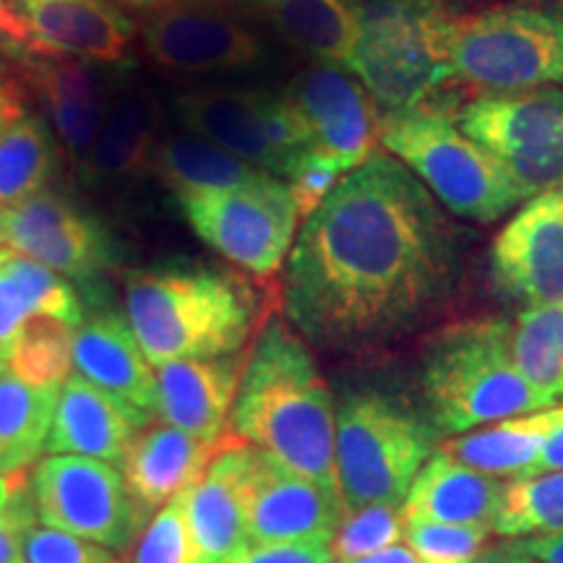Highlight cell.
<instances>
[{
	"instance_id": "83f0119b",
	"label": "cell",
	"mask_w": 563,
	"mask_h": 563,
	"mask_svg": "<svg viewBox=\"0 0 563 563\" xmlns=\"http://www.w3.org/2000/svg\"><path fill=\"white\" fill-rule=\"evenodd\" d=\"M256 5L282 37L319 66L350 68L361 34L355 0H256Z\"/></svg>"
},
{
	"instance_id": "cb8c5ba5",
	"label": "cell",
	"mask_w": 563,
	"mask_h": 563,
	"mask_svg": "<svg viewBox=\"0 0 563 563\" xmlns=\"http://www.w3.org/2000/svg\"><path fill=\"white\" fill-rule=\"evenodd\" d=\"M504 481L456 462L441 449L422 464L402 501L405 522L490 527L504 498Z\"/></svg>"
},
{
	"instance_id": "7bdbcfd3",
	"label": "cell",
	"mask_w": 563,
	"mask_h": 563,
	"mask_svg": "<svg viewBox=\"0 0 563 563\" xmlns=\"http://www.w3.org/2000/svg\"><path fill=\"white\" fill-rule=\"evenodd\" d=\"M519 551L532 555L540 563H563V530L551 534H534V538L514 540Z\"/></svg>"
},
{
	"instance_id": "4fadbf2b",
	"label": "cell",
	"mask_w": 563,
	"mask_h": 563,
	"mask_svg": "<svg viewBox=\"0 0 563 563\" xmlns=\"http://www.w3.org/2000/svg\"><path fill=\"white\" fill-rule=\"evenodd\" d=\"M0 235L9 251L84 287H95L121 262L115 238L100 217L55 191L0 209Z\"/></svg>"
},
{
	"instance_id": "6da1fadb",
	"label": "cell",
	"mask_w": 563,
	"mask_h": 563,
	"mask_svg": "<svg viewBox=\"0 0 563 563\" xmlns=\"http://www.w3.org/2000/svg\"><path fill=\"white\" fill-rule=\"evenodd\" d=\"M456 279L460 232L402 162L376 152L300 222L282 302L308 342L352 352L412 332Z\"/></svg>"
},
{
	"instance_id": "f1b7e54d",
	"label": "cell",
	"mask_w": 563,
	"mask_h": 563,
	"mask_svg": "<svg viewBox=\"0 0 563 563\" xmlns=\"http://www.w3.org/2000/svg\"><path fill=\"white\" fill-rule=\"evenodd\" d=\"M563 412L561 407L540 410L530 415H517V418L490 422V426L477 428V431L452 435L441 452L454 456L456 462L485 473L490 477H517L530 475L534 460Z\"/></svg>"
},
{
	"instance_id": "e0dca14e",
	"label": "cell",
	"mask_w": 563,
	"mask_h": 563,
	"mask_svg": "<svg viewBox=\"0 0 563 563\" xmlns=\"http://www.w3.org/2000/svg\"><path fill=\"white\" fill-rule=\"evenodd\" d=\"M496 290L514 302H563V180L532 196L506 222L490 249Z\"/></svg>"
},
{
	"instance_id": "52a82bcc",
	"label": "cell",
	"mask_w": 563,
	"mask_h": 563,
	"mask_svg": "<svg viewBox=\"0 0 563 563\" xmlns=\"http://www.w3.org/2000/svg\"><path fill=\"white\" fill-rule=\"evenodd\" d=\"M435 431L389 394H344L334 412L336 483L344 511L371 504L402 506L422 464L435 452Z\"/></svg>"
},
{
	"instance_id": "f546056e",
	"label": "cell",
	"mask_w": 563,
	"mask_h": 563,
	"mask_svg": "<svg viewBox=\"0 0 563 563\" xmlns=\"http://www.w3.org/2000/svg\"><path fill=\"white\" fill-rule=\"evenodd\" d=\"M150 170L175 194V199L191 194L230 191L266 178V173L245 165L235 154L220 150L194 133H170L154 146Z\"/></svg>"
},
{
	"instance_id": "d4e9b609",
	"label": "cell",
	"mask_w": 563,
	"mask_h": 563,
	"mask_svg": "<svg viewBox=\"0 0 563 563\" xmlns=\"http://www.w3.org/2000/svg\"><path fill=\"white\" fill-rule=\"evenodd\" d=\"M214 449L217 443L199 441L162 422L136 435L121 462V475L141 511L152 514L194 488Z\"/></svg>"
},
{
	"instance_id": "f907efd6",
	"label": "cell",
	"mask_w": 563,
	"mask_h": 563,
	"mask_svg": "<svg viewBox=\"0 0 563 563\" xmlns=\"http://www.w3.org/2000/svg\"><path fill=\"white\" fill-rule=\"evenodd\" d=\"M3 3H5V0H0V9H3Z\"/></svg>"
},
{
	"instance_id": "30bf717a",
	"label": "cell",
	"mask_w": 563,
	"mask_h": 563,
	"mask_svg": "<svg viewBox=\"0 0 563 563\" xmlns=\"http://www.w3.org/2000/svg\"><path fill=\"white\" fill-rule=\"evenodd\" d=\"M178 203L211 251L253 277L277 274L300 230L298 203L274 175L230 191L180 196Z\"/></svg>"
},
{
	"instance_id": "d590c367",
	"label": "cell",
	"mask_w": 563,
	"mask_h": 563,
	"mask_svg": "<svg viewBox=\"0 0 563 563\" xmlns=\"http://www.w3.org/2000/svg\"><path fill=\"white\" fill-rule=\"evenodd\" d=\"M405 540L402 506L371 504L344 511L332 540L334 561L352 563L382 553Z\"/></svg>"
},
{
	"instance_id": "2e32d148",
	"label": "cell",
	"mask_w": 563,
	"mask_h": 563,
	"mask_svg": "<svg viewBox=\"0 0 563 563\" xmlns=\"http://www.w3.org/2000/svg\"><path fill=\"white\" fill-rule=\"evenodd\" d=\"M285 97L306 125L313 157L347 175L376 154L382 115L363 84L347 70L316 63L295 76Z\"/></svg>"
},
{
	"instance_id": "3957f363",
	"label": "cell",
	"mask_w": 563,
	"mask_h": 563,
	"mask_svg": "<svg viewBox=\"0 0 563 563\" xmlns=\"http://www.w3.org/2000/svg\"><path fill=\"white\" fill-rule=\"evenodd\" d=\"M258 316L241 274L201 264L125 272V323L152 365L238 355Z\"/></svg>"
},
{
	"instance_id": "8992f818",
	"label": "cell",
	"mask_w": 563,
	"mask_h": 563,
	"mask_svg": "<svg viewBox=\"0 0 563 563\" xmlns=\"http://www.w3.org/2000/svg\"><path fill=\"white\" fill-rule=\"evenodd\" d=\"M449 81L483 95L563 87V16L534 5H501L449 16L441 32Z\"/></svg>"
},
{
	"instance_id": "b9f144b4",
	"label": "cell",
	"mask_w": 563,
	"mask_h": 563,
	"mask_svg": "<svg viewBox=\"0 0 563 563\" xmlns=\"http://www.w3.org/2000/svg\"><path fill=\"white\" fill-rule=\"evenodd\" d=\"M545 473H563V412L555 428L548 435L543 449H540L538 460H534L530 475H545ZM525 475V477H530Z\"/></svg>"
},
{
	"instance_id": "7dc6e473",
	"label": "cell",
	"mask_w": 563,
	"mask_h": 563,
	"mask_svg": "<svg viewBox=\"0 0 563 563\" xmlns=\"http://www.w3.org/2000/svg\"><path fill=\"white\" fill-rule=\"evenodd\" d=\"M26 485V475H3L0 473V511L11 504V498Z\"/></svg>"
},
{
	"instance_id": "681fc988",
	"label": "cell",
	"mask_w": 563,
	"mask_h": 563,
	"mask_svg": "<svg viewBox=\"0 0 563 563\" xmlns=\"http://www.w3.org/2000/svg\"><path fill=\"white\" fill-rule=\"evenodd\" d=\"M5 249V245H3V235H0V251H3Z\"/></svg>"
},
{
	"instance_id": "484cf974",
	"label": "cell",
	"mask_w": 563,
	"mask_h": 563,
	"mask_svg": "<svg viewBox=\"0 0 563 563\" xmlns=\"http://www.w3.org/2000/svg\"><path fill=\"white\" fill-rule=\"evenodd\" d=\"M162 108L157 95L141 84H125L112 95L110 110L95 146L81 162L89 183H123L150 170L162 139Z\"/></svg>"
},
{
	"instance_id": "5b68a950",
	"label": "cell",
	"mask_w": 563,
	"mask_h": 563,
	"mask_svg": "<svg viewBox=\"0 0 563 563\" xmlns=\"http://www.w3.org/2000/svg\"><path fill=\"white\" fill-rule=\"evenodd\" d=\"M382 146L454 217L496 222L530 199L501 162L460 129L456 112L439 100L384 115Z\"/></svg>"
},
{
	"instance_id": "d6a6232c",
	"label": "cell",
	"mask_w": 563,
	"mask_h": 563,
	"mask_svg": "<svg viewBox=\"0 0 563 563\" xmlns=\"http://www.w3.org/2000/svg\"><path fill=\"white\" fill-rule=\"evenodd\" d=\"M511 347L527 382L553 407L563 405V302L525 308L511 321Z\"/></svg>"
},
{
	"instance_id": "7a4b0ae2",
	"label": "cell",
	"mask_w": 563,
	"mask_h": 563,
	"mask_svg": "<svg viewBox=\"0 0 563 563\" xmlns=\"http://www.w3.org/2000/svg\"><path fill=\"white\" fill-rule=\"evenodd\" d=\"M334 402L311 350L282 319L258 332L232 405L235 439L308 481L340 493L334 460Z\"/></svg>"
},
{
	"instance_id": "74e56055",
	"label": "cell",
	"mask_w": 563,
	"mask_h": 563,
	"mask_svg": "<svg viewBox=\"0 0 563 563\" xmlns=\"http://www.w3.org/2000/svg\"><path fill=\"white\" fill-rule=\"evenodd\" d=\"M129 563H188V527L180 498L154 511L136 538Z\"/></svg>"
},
{
	"instance_id": "44dd1931",
	"label": "cell",
	"mask_w": 563,
	"mask_h": 563,
	"mask_svg": "<svg viewBox=\"0 0 563 563\" xmlns=\"http://www.w3.org/2000/svg\"><path fill=\"white\" fill-rule=\"evenodd\" d=\"M150 418L81 376H68L55 402L45 452L121 464Z\"/></svg>"
},
{
	"instance_id": "ab89813d",
	"label": "cell",
	"mask_w": 563,
	"mask_h": 563,
	"mask_svg": "<svg viewBox=\"0 0 563 563\" xmlns=\"http://www.w3.org/2000/svg\"><path fill=\"white\" fill-rule=\"evenodd\" d=\"M332 543H243L224 563H332Z\"/></svg>"
},
{
	"instance_id": "ee69618b",
	"label": "cell",
	"mask_w": 563,
	"mask_h": 563,
	"mask_svg": "<svg viewBox=\"0 0 563 563\" xmlns=\"http://www.w3.org/2000/svg\"><path fill=\"white\" fill-rule=\"evenodd\" d=\"M24 115V104H21L16 89L11 84L0 81V136H3L5 129L11 123H16L19 118Z\"/></svg>"
},
{
	"instance_id": "7c38bea8",
	"label": "cell",
	"mask_w": 563,
	"mask_h": 563,
	"mask_svg": "<svg viewBox=\"0 0 563 563\" xmlns=\"http://www.w3.org/2000/svg\"><path fill=\"white\" fill-rule=\"evenodd\" d=\"M456 123L530 199L563 180V87L483 95L456 110Z\"/></svg>"
},
{
	"instance_id": "7402d4cb",
	"label": "cell",
	"mask_w": 563,
	"mask_h": 563,
	"mask_svg": "<svg viewBox=\"0 0 563 563\" xmlns=\"http://www.w3.org/2000/svg\"><path fill=\"white\" fill-rule=\"evenodd\" d=\"M243 376L238 355L209 361H175L157 368V415L165 426L220 443L230 426Z\"/></svg>"
},
{
	"instance_id": "4dcf8cb0",
	"label": "cell",
	"mask_w": 563,
	"mask_h": 563,
	"mask_svg": "<svg viewBox=\"0 0 563 563\" xmlns=\"http://www.w3.org/2000/svg\"><path fill=\"white\" fill-rule=\"evenodd\" d=\"M60 389H40L0 361V473L21 475L45 452Z\"/></svg>"
},
{
	"instance_id": "8fae6325",
	"label": "cell",
	"mask_w": 563,
	"mask_h": 563,
	"mask_svg": "<svg viewBox=\"0 0 563 563\" xmlns=\"http://www.w3.org/2000/svg\"><path fill=\"white\" fill-rule=\"evenodd\" d=\"M26 488L42 525L110 551L131 548L144 530L146 514L108 462L51 454L34 464Z\"/></svg>"
},
{
	"instance_id": "c3c4849f",
	"label": "cell",
	"mask_w": 563,
	"mask_h": 563,
	"mask_svg": "<svg viewBox=\"0 0 563 563\" xmlns=\"http://www.w3.org/2000/svg\"><path fill=\"white\" fill-rule=\"evenodd\" d=\"M108 3L118 5V9H121V11H123V9H129V11H144L146 16H150V13L165 9V5L175 3V0H108Z\"/></svg>"
},
{
	"instance_id": "603a6c76",
	"label": "cell",
	"mask_w": 563,
	"mask_h": 563,
	"mask_svg": "<svg viewBox=\"0 0 563 563\" xmlns=\"http://www.w3.org/2000/svg\"><path fill=\"white\" fill-rule=\"evenodd\" d=\"M76 376L112 394L152 420L157 415V373L141 352L123 316L95 311L74 332Z\"/></svg>"
},
{
	"instance_id": "8d00e7d4",
	"label": "cell",
	"mask_w": 563,
	"mask_h": 563,
	"mask_svg": "<svg viewBox=\"0 0 563 563\" xmlns=\"http://www.w3.org/2000/svg\"><path fill=\"white\" fill-rule=\"evenodd\" d=\"M490 534V527L405 522V545L420 563H475Z\"/></svg>"
},
{
	"instance_id": "f6af8a7d",
	"label": "cell",
	"mask_w": 563,
	"mask_h": 563,
	"mask_svg": "<svg viewBox=\"0 0 563 563\" xmlns=\"http://www.w3.org/2000/svg\"><path fill=\"white\" fill-rule=\"evenodd\" d=\"M475 563H540V561H534L532 555L519 551L514 540H506V543H501V545L485 548V551L481 553V559H477Z\"/></svg>"
},
{
	"instance_id": "f35d334b",
	"label": "cell",
	"mask_w": 563,
	"mask_h": 563,
	"mask_svg": "<svg viewBox=\"0 0 563 563\" xmlns=\"http://www.w3.org/2000/svg\"><path fill=\"white\" fill-rule=\"evenodd\" d=\"M21 563H121L115 551L102 548L76 534L34 525L24 538Z\"/></svg>"
},
{
	"instance_id": "4316f807",
	"label": "cell",
	"mask_w": 563,
	"mask_h": 563,
	"mask_svg": "<svg viewBox=\"0 0 563 563\" xmlns=\"http://www.w3.org/2000/svg\"><path fill=\"white\" fill-rule=\"evenodd\" d=\"M34 319L79 327L84 300L66 277L13 251H0V355Z\"/></svg>"
},
{
	"instance_id": "ffe728a7",
	"label": "cell",
	"mask_w": 563,
	"mask_h": 563,
	"mask_svg": "<svg viewBox=\"0 0 563 563\" xmlns=\"http://www.w3.org/2000/svg\"><path fill=\"white\" fill-rule=\"evenodd\" d=\"M26 79L40 95L55 139L81 165L110 110L112 81L97 63L42 55H26Z\"/></svg>"
},
{
	"instance_id": "ba28073f",
	"label": "cell",
	"mask_w": 563,
	"mask_h": 563,
	"mask_svg": "<svg viewBox=\"0 0 563 563\" xmlns=\"http://www.w3.org/2000/svg\"><path fill=\"white\" fill-rule=\"evenodd\" d=\"M357 34L347 74L384 115L431 102L446 87L441 32L446 13L422 0H355Z\"/></svg>"
},
{
	"instance_id": "5bb4252c",
	"label": "cell",
	"mask_w": 563,
	"mask_h": 563,
	"mask_svg": "<svg viewBox=\"0 0 563 563\" xmlns=\"http://www.w3.org/2000/svg\"><path fill=\"white\" fill-rule=\"evenodd\" d=\"M136 21L108 0H5L0 37L21 55L121 63L136 40Z\"/></svg>"
},
{
	"instance_id": "ac0fdd59",
	"label": "cell",
	"mask_w": 563,
	"mask_h": 563,
	"mask_svg": "<svg viewBox=\"0 0 563 563\" xmlns=\"http://www.w3.org/2000/svg\"><path fill=\"white\" fill-rule=\"evenodd\" d=\"M256 460V446L235 435L222 439L203 475L180 496L188 527V563H224L245 543Z\"/></svg>"
},
{
	"instance_id": "1f68e13d",
	"label": "cell",
	"mask_w": 563,
	"mask_h": 563,
	"mask_svg": "<svg viewBox=\"0 0 563 563\" xmlns=\"http://www.w3.org/2000/svg\"><path fill=\"white\" fill-rule=\"evenodd\" d=\"M58 170V139L42 115L24 112L0 136V209L45 194Z\"/></svg>"
},
{
	"instance_id": "9a60e30c",
	"label": "cell",
	"mask_w": 563,
	"mask_h": 563,
	"mask_svg": "<svg viewBox=\"0 0 563 563\" xmlns=\"http://www.w3.org/2000/svg\"><path fill=\"white\" fill-rule=\"evenodd\" d=\"M141 45L173 74H224L266 58L262 37L211 0H175L139 26Z\"/></svg>"
},
{
	"instance_id": "d6986e66",
	"label": "cell",
	"mask_w": 563,
	"mask_h": 563,
	"mask_svg": "<svg viewBox=\"0 0 563 563\" xmlns=\"http://www.w3.org/2000/svg\"><path fill=\"white\" fill-rule=\"evenodd\" d=\"M342 517L340 493L292 473L258 449L245 543H332Z\"/></svg>"
},
{
	"instance_id": "bcb514c9",
	"label": "cell",
	"mask_w": 563,
	"mask_h": 563,
	"mask_svg": "<svg viewBox=\"0 0 563 563\" xmlns=\"http://www.w3.org/2000/svg\"><path fill=\"white\" fill-rule=\"evenodd\" d=\"M352 563H420L415 559V553L410 551L407 545H394V548H386L382 553H373L368 559H361V561H352Z\"/></svg>"
},
{
	"instance_id": "9c48e42d",
	"label": "cell",
	"mask_w": 563,
	"mask_h": 563,
	"mask_svg": "<svg viewBox=\"0 0 563 563\" xmlns=\"http://www.w3.org/2000/svg\"><path fill=\"white\" fill-rule=\"evenodd\" d=\"M183 129L287 180L311 152L306 125L285 95L256 89H196L175 100Z\"/></svg>"
},
{
	"instance_id": "60d3db41",
	"label": "cell",
	"mask_w": 563,
	"mask_h": 563,
	"mask_svg": "<svg viewBox=\"0 0 563 563\" xmlns=\"http://www.w3.org/2000/svg\"><path fill=\"white\" fill-rule=\"evenodd\" d=\"M37 525L30 488H21L11 504L0 511V563H21V548L32 527Z\"/></svg>"
},
{
	"instance_id": "816d5d0a",
	"label": "cell",
	"mask_w": 563,
	"mask_h": 563,
	"mask_svg": "<svg viewBox=\"0 0 563 563\" xmlns=\"http://www.w3.org/2000/svg\"><path fill=\"white\" fill-rule=\"evenodd\" d=\"M336 563H342V561H336Z\"/></svg>"
},
{
	"instance_id": "836d02e7",
	"label": "cell",
	"mask_w": 563,
	"mask_h": 563,
	"mask_svg": "<svg viewBox=\"0 0 563 563\" xmlns=\"http://www.w3.org/2000/svg\"><path fill=\"white\" fill-rule=\"evenodd\" d=\"M563 530V473L506 481L504 498L493 519V534L525 540Z\"/></svg>"
},
{
	"instance_id": "e575fe53",
	"label": "cell",
	"mask_w": 563,
	"mask_h": 563,
	"mask_svg": "<svg viewBox=\"0 0 563 563\" xmlns=\"http://www.w3.org/2000/svg\"><path fill=\"white\" fill-rule=\"evenodd\" d=\"M74 327L53 319H34L0 355L9 368L40 389H60L74 368Z\"/></svg>"
},
{
	"instance_id": "277c9868",
	"label": "cell",
	"mask_w": 563,
	"mask_h": 563,
	"mask_svg": "<svg viewBox=\"0 0 563 563\" xmlns=\"http://www.w3.org/2000/svg\"><path fill=\"white\" fill-rule=\"evenodd\" d=\"M420 386L433 431L443 435L553 407L517 365L511 321L501 316L449 323L435 332L422 352Z\"/></svg>"
}]
</instances>
